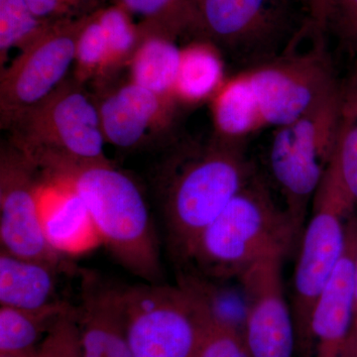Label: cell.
Instances as JSON below:
<instances>
[{"instance_id":"6da1fadb","label":"cell","mask_w":357,"mask_h":357,"mask_svg":"<svg viewBox=\"0 0 357 357\" xmlns=\"http://www.w3.org/2000/svg\"><path fill=\"white\" fill-rule=\"evenodd\" d=\"M335 88L325 54L312 50L269 59L227 77L213 109L227 132L246 138L290 123Z\"/></svg>"},{"instance_id":"7a4b0ae2","label":"cell","mask_w":357,"mask_h":357,"mask_svg":"<svg viewBox=\"0 0 357 357\" xmlns=\"http://www.w3.org/2000/svg\"><path fill=\"white\" fill-rule=\"evenodd\" d=\"M253 176L241 143L215 137L176 154L161 184L162 211L175 255L185 260L202 231Z\"/></svg>"},{"instance_id":"3957f363","label":"cell","mask_w":357,"mask_h":357,"mask_svg":"<svg viewBox=\"0 0 357 357\" xmlns=\"http://www.w3.org/2000/svg\"><path fill=\"white\" fill-rule=\"evenodd\" d=\"M298 234L285 208L255 177L202 231L184 261L208 278H238L264 256L287 252Z\"/></svg>"},{"instance_id":"277c9868","label":"cell","mask_w":357,"mask_h":357,"mask_svg":"<svg viewBox=\"0 0 357 357\" xmlns=\"http://www.w3.org/2000/svg\"><path fill=\"white\" fill-rule=\"evenodd\" d=\"M58 173L72 180L102 244L117 262L147 283H161L158 239L146 201L132 178L110 162L73 167Z\"/></svg>"},{"instance_id":"5b68a950","label":"cell","mask_w":357,"mask_h":357,"mask_svg":"<svg viewBox=\"0 0 357 357\" xmlns=\"http://www.w3.org/2000/svg\"><path fill=\"white\" fill-rule=\"evenodd\" d=\"M83 86L67 79L6 126L13 131L11 144L38 170L56 172L109 162L98 103Z\"/></svg>"},{"instance_id":"8992f818","label":"cell","mask_w":357,"mask_h":357,"mask_svg":"<svg viewBox=\"0 0 357 357\" xmlns=\"http://www.w3.org/2000/svg\"><path fill=\"white\" fill-rule=\"evenodd\" d=\"M356 206L335 156L312 197L311 218L293 276L291 309L297 344L307 357H311L312 311L344 255L347 229Z\"/></svg>"},{"instance_id":"52a82bcc","label":"cell","mask_w":357,"mask_h":357,"mask_svg":"<svg viewBox=\"0 0 357 357\" xmlns=\"http://www.w3.org/2000/svg\"><path fill=\"white\" fill-rule=\"evenodd\" d=\"M340 103L337 86L295 121L275 129L270 169L298 232L337 153Z\"/></svg>"},{"instance_id":"ba28073f","label":"cell","mask_w":357,"mask_h":357,"mask_svg":"<svg viewBox=\"0 0 357 357\" xmlns=\"http://www.w3.org/2000/svg\"><path fill=\"white\" fill-rule=\"evenodd\" d=\"M126 333L134 357H192L211 310L192 276L177 287L148 283L122 289Z\"/></svg>"},{"instance_id":"9c48e42d","label":"cell","mask_w":357,"mask_h":357,"mask_svg":"<svg viewBox=\"0 0 357 357\" xmlns=\"http://www.w3.org/2000/svg\"><path fill=\"white\" fill-rule=\"evenodd\" d=\"M86 17L53 21L0 73L1 126L43 102L67 81L74 67L79 33Z\"/></svg>"},{"instance_id":"30bf717a","label":"cell","mask_w":357,"mask_h":357,"mask_svg":"<svg viewBox=\"0 0 357 357\" xmlns=\"http://www.w3.org/2000/svg\"><path fill=\"white\" fill-rule=\"evenodd\" d=\"M285 255L270 253L238 277L243 295V335L250 357L294 356L297 337L282 276Z\"/></svg>"},{"instance_id":"8fae6325","label":"cell","mask_w":357,"mask_h":357,"mask_svg":"<svg viewBox=\"0 0 357 357\" xmlns=\"http://www.w3.org/2000/svg\"><path fill=\"white\" fill-rule=\"evenodd\" d=\"M38 169L13 144L0 155V241L18 257L69 270L65 257L47 243L40 222L36 185Z\"/></svg>"},{"instance_id":"7c38bea8","label":"cell","mask_w":357,"mask_h":357,"mask_svg":"<svg viewBox=\"0 0 357 357\" xmlns=\"http://www.w3.org/2000/svg\"><path fill=\"white\" fill-rule=\"evenodd\" d=\"M283 22V0H199L192 31L249 57L269 48Z\"/></svg>"},{"instance_id":"4fadbf2b","label":"cell","mask_w":357,"mask_h":357,"mask_svg":"<svg viewBox=\"0 0 357 357\" xmlns=\"http://www.w3.org/2000/svg\"><path fill=\"white\" fill-rule=\"evenodd\" d=\"M38 172L37 204L49 245L65 257L84 255L102 244L88 208L69 176Z\"/></svg>"},{"instance_id":"5bb4252c","label":"cell","mask_w":357,"mask_h":357,"mask_svg":"<svg viewBox=\"0 0 357 357\" xmlns=\"http://www.w3.org/2000/svg\"><path fill=\"white\" fill-rule=\"evenodd\" d=\"M98 103L105 141L121 149L145 144L171 126L177 103L129 81L110 89Z\"/></svg>"},{"instance_id":"9a60e30c","label":"cell","mask_w":357,"mask_h":357,"mask_svg":"<svg viewBox=\"0 0 357 357\" xmlns=\"http://www.w3.org/2000/svg\"><path fill=\"white\" fill-rule=\"evenodd\" d=\"M357 255V215L347 229L344 255L314 307L311 357H342L351 331L354 265Z\"/></svg>"},{"instance_id":"2e32d148","label":"cell","mask_w":357,"mask_h":357,"mask_svg":"<svg viewBox=\"0 0 357 357\" xmlns=\"http://www.w3.org/2000/svg\"><path fill=\"white\" fill-rule=\"evenodd\" d=\"M76 316L82 357H134L126 333L121 288L84 274Z\"/></svg>"},{"instance_id":"e0dca14e","label":"cell","mask_w":357,"mask_h":357,"mask_svg":"<svg viewBox=\"0 0 357 357\" xmlns=\"http://www.w3.org/2000/svg\"><path fill=\"white\" fill-rule=\"evenodd\" d=\"M57 268L46 263L0 252V304L41 311L63 302L58 298Z\"/></svg>"},{"instance_id":"ac0fdd59","label":"cell","mask_w":357,"mask_h":357,"mask_svg":"<svg viewBox=\"0 0 357 357\" xmlns=\"http://www.w3.org/2000/svg\"><path fill=\"white\" fill-rule=\"evenodd\" d=\"M140 41L130 62V81L166 100L176 102L175 86L182 48L175 39L163 35L140 34Z\"/></svg>"},{"instance_id":"d6986e66","label":"cell","mask_w":357,"mask_h":357,"mask_svg":"<svg viewBox=\"0 0 357 357\" xmlns=\"http://www.w3.org/2000/svg\"><path fill=\"white\" fill-rule=\"evenodd\" d=\"M225 79L220 48L206 40H197L182 48L175 86L176 102L197 105L211 100Z\"/></svg>"},{"instance_id":"ffe728a7","label":"cell","mask_w":357,"mask_h":357,"mask_svg":"<svg viewBox=\"0 0 357 357\" xmlns=\"http://www.w3.org/2000/svg\"><path fill=\"white\" fill-rule=\"evenodd\" d=\"M73 309L59 303L41 311L0 307V354H25L36 351L37 342L63 314Z\"/></svg>"},{"instance_id":"44dd1931","label":"cell","mask_w":357,"mask_h":357,"mask_svg":"<svg viewBox=\"0 0 357 357\" xmlns=\"http://www.w3.org/2000/svg\"><path fill=\"white\" fill-rule=\"evenodd\" d=\"M131 17H138L140 34L163 35L176 39L192 31L199 0H110Z\"/></svg>"},{"instance_id":"7402d4cb","label":"cell","mask_w":357,"mask_h":357,"mask_svg":"<svg viewBox=\"0 0 357 357\" xmlns=\"http://www.w3.org/2000/svg\"><path fill=\"white\" fill-rule=\"evenodd\" d=\"M53 21L37 17L25 0H0V66L6 67L11 51L27 48Z\"/></svg>"},{"instance_id":"603a6c76","label":"cell","mask_w":357,"mask_h":357,"mask_svg":"<svg viewBox=\"0 0 357 357\" xmlns=\"http://www.w3.org/2000/svg\"><path fill=\"white\" fill-rule=\"evenodd\" d=\"M98 11L86 17L77 39L74 79L82 84L105 81L112 75L109 43Z\"/></svg>"},{"instance_id":"cb8c5ba5","label":"cell","mask_w":357,"mask_h":357,"mask_svg":"<svg viewBox=\"0 0 357 357\" xmlns=\"http://www.w3.org/2000/svg\"><path fill=\"white\" fill-rule=\"evenodd\" d=\"M342 91L337 161L345 185L357 206V84Z\"/></svg>"},{"instance_id":"d4e9b609","label":"cell","mask_w":357,"mask_h":357,"mask_svg":"<svg viewBox=\"0 0 357 357\" xmlns=\"http://www.w3.org/2000/svg\"><path fill=\"white\" fill-rule=\"evenodd\" d=\"M98 17L109 43L110 73L129 64L140 41L137 24L128 13L116 6H105L98 11Z\"/></svg>"},{"instance_id":"484cf974","label":"cell","mask_w":357,"mask_h":357,"mask_svg":"<svg viewBox=\"0 0 357 357\" xmlns=\"http://www.w3.org/2000/svg\"><path fill=\"white\" fill-rule=\"evenodd\" d=\"M192 357H250L243 335L236 325L215 316L211 310L198 347Z\"/></svg>"},{"instance_id":"4316f807","label":"cell","mask_w":357,"mask_h":357,"mask_svg":"<svg viewBox=\"0 0 357 357\" xmlns=\"http://www.w3.org/2000/svg\"><path fill=\"white\" fill-rule=\"evenodd\" d=\"M77 307L54 324L33 357H82Z\"/></svg>"},{"instance_id":"83f0119b","label":"cell","mask_w":357,"mask_h":357,"mask_svg":"<svg viewBox=\"0 0 357 357\" xmlns=\"http://www.w3.org/2000/svg\"><path fill=\"white\" fill-rule=\"evenodd\" d=\"M107 0H25L37 17L47 21L81 20L103 8Z\"/></svg>"},{"instance_id":"f1b7e54d","label":"cell","mask_w":357,"mask_h":357,"mask_svg":"<svg viewBox=\"0 0 357 357\" xmlns=\"http://www.w3.org/2000/svg\"><path fill=\"white\" fill-rule=\"evenodd\" d=\"M332 18L342 31L357 43V0H332Z\"/></svg>"},{"instance_id":"f546056e","label":"cell","mask_w":357,"mask_h":357,"mask_svg":"<svg viewBox=\"0 0 357 357\" xmlns=\"http://www.w3.org/2000/svg\"><path fill=\"white\" fill-rule=\"evenodd\" d=\"M342 357H357V255L354 265V303H352V318L351 331Z\"/></svg>"},{"instance_id":"4dcf8cb0","label":"cell","mask_w":357,"mask_h":357,"mask_svg":"<svg viewBox=\"0 0 357 357\" xmlns=\"http://www.w3.org/2000/svg\"><path fill=\"white\" fill-rule=\"evenodd\" d=\"M312 20L319 27H324L332 18V0H306Z\"/></svg>"},{"instance_id":"1f68e13d","label":"cell","mask_w":357,"mask_h":357,"mask_svg":"<svg viewBox=\"0 0 357 357\" xmlns=\"http://www.w3.org/2000/svg\"><path fill=\"white\" fill-rule=\"evenodd\" d=\"M35 351L31 352V354H0V357H33V356H34Z\"/></svg>"}]
</instances>
